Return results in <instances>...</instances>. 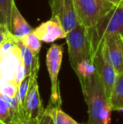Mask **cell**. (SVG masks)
<instances>
[{
	"mask_svg": "<svg viewBox=\"0 0 123 124\" xmlns=\"http://www.w3.org/2000/svg\"><path fill=\"white\" fill-rule=\"evenodd\" d=\"M108 1H110L111 3H113L114 5H118V4H120L122 2V0H108Z\"/></svg>",
	"mask_w": 123,
	"mask_h": 124,
	"instance_id": "cell-24",
	"label": "cell"
},
{
	"mask_svg": "<svg viewBox=\"0 0 123 124\" xmlns=\"http://www.w3.org/2000/svg\"><path fill=\"white\" fill-rule=\"evenodd\" d=\"M25 76V68L21 53L16 45V38L12 36L0 46V84L14 81L17 84Z\"/></svg>",
	"mask_w": 123,
	"mask_h": 124,
	"instance_id": "cell-2",
	"label": "cell"
},
{
	"mask_svg": "<svg viewBox=\"0 0 123 124\" xmlns=\"http://www.w3.org/2000/svg\"><path fill=\"white\" fill-rule=\"evenodd\" d=\"M100 43L109 61L117 74L123 72V37L121 36H111L105 38Z\"/></svg>",
	"mask_w": 123,
	"mask_h": 124,
	"instance_id": "cell-11",
	"label": "cell"
},
{
	"mask_svg": "<svg viewBox=\"0 0 123 124\" xmlns=\"http://www.w3.org/2000/svg\"><path fill=\"white\" fill-rule=\"evenodd\" d=\"M93 58L96 70L103 84L105 95L110 101V97L117 73L109 61L102 43H99L95 47L93 48Z\"/></svg>",
	"mask_w": 123,
	"mask_h": 124,
	"instance_id": "cell-7",
	"label": "cell"
},
{
	"mask_svg": "<svg viewBox=\"0 0 123 124\" xmlns=\"http://www.w3.org/2000/svg\"><path fill=\"white\" fill-rule=\"evenodd\" d=\"M79 24L88 29L94 27L115 5L108 0H73Z\"/></svg>",
	"mask_w": 123,
	"mask_h": 124,
	"instance_id": "cell-5",
	"label": "cell"
},
{
	"mask_svg": "<svg viewBox=\"0 0 123 124\" xmlns=\"http://www.w3.org/2000/svg\"><path fill=\"white\" fill-rule=\"evenodd\" d=\"M37 119H32V118H27V117H22L20 120L16 122L14 124H37Z\"/></svg>",
	"mask_w": 123,
	"mask_h": 124,
	"instance_id": "cell-23",
	"label": "cell"
},
{
	"mask_svg": "<svg viewBox=\"0 0 123 124\" xmlns=\"http://www.w3.org/2000/svg\"><path fill=\"white\" fill-rule=\"evenodd\" d=\"M46 110L51 115L54 124H80L62 109L61 106L49 104Z\"/></svg>",
	"mask_w": 123,
	"mask_h": 124,
	"instance_id": "cell-16",
	"label": "cell"
},
{
	"mask_svg": "<svg viewBox=\"0 0 123 124\" xmlns=\"http://www.w3.org/2000/svg\"><path fill=\"white\" fill-rule=\"evenodd\" d=\"M16 45L21 53L24 65L25 68V75L30 77L38 76V71L40 69L39 54H36L22 43L20 40L16 39Z\"/></svg>",
	"mask_w": 123,
	"mask_h": 124,
	"instance_id": "cell-13",
	"label": "cell"
},
{
	"mask_svg": "<svg viewBox=\"0 0 123 124\" xmlns=\"http://www.w3.org/2000/svg\"><path fill=\"white\" fill-rule=\"evenodd\" d=\"M49 1H50V0H49Z\"/></svg>",
	"mask_w": 123,
	"mask_h": 124,
	"instance_id": "cell-26",
	"label": "cell"
},
{
	"mask_svg": "<svg viewBox=\"0 0 123 124\" xmlns=\"http://www.w3.org/2000/svg\"><path fill=\"white\" fill-rule=\"evenodd\" d=\"M92 49L111 36L123 37V0L107 13L94 27L89 29Z\"/></svg>",
	"mask_w": 123,
	"mask_h": 124,
	"instance_id": "cell-4",
	"label": "cell"
},
{
	"mask_svg": "<svg viewBox=\"0 0 123 124\" xmlns=\"http://www.w3.org/2000/svg\"><path fill=\"white\" fill-rule=\"evenodd\" d=\"M62 57H63V46L62 45L52 44L47 51L46 58V68L51 78V97L49 104L53 106H61L62 98L60 93L58 75L61 69Z\"/></svg>",
	"mask_w": 123,
	"mask_h": 124,
	"instance_id": "cell-6",
	"label": "cell"
},
{
	"mask_svg": "<svg viewBox=\"0 0 123 124\" xmlns=\"http://www.w3.org/2000/svg\"><path fill=\"white\" fill-rule=\"evenodd\" d=\"M22 117L16 97L8 98L0 93V124H14Z\"/></svg>",
	"mask_w": 123,
	"mask_h": 124,
	"instance_id": "cell-12",
	"label": "cell"
},
{
	"mask_svg": "<svg viewBox=\"0 0 123 124\" xmlns=\"http://www.w3.org/2000/svg\"><path fill=\"white\" fill-rule=\"evenodd\" d=\"M66 41L68 51L69 62L75 69L81 62L93 58V49L89 29L81 24L67 33Z\"/></svg>",
	"mask_w": 123,
	"mask_h": 124,
	"instance_id": "cell-3",
	"label": "cell"
},
{
	"mask_svg": "<svg viewBox=\"0 0 123 124\" xmlns=\"http://www.w3.org/2000/svg\"><path fill=\"white\" fill-rule=\"evenodd\" d=\"M10 31L13 36L18 40H20L27 34L33 31V28L25 20L19 8H17L15 3H14L12 9Z\"/></svg>",
	"mask_w": 123,
	"mask_h": 124,
	"instance_id": "cell-14",
	"label": "cell"
},
{
	"mask_svg": "<svg viewBox=\"0 0 123 124\" xmlns=\"http://www.w3.org/2000/svg\"><path fill=\"white\" fill-rule=\"evenodd\" d=\"M14 0H0V24L5 25L10 30L11 15Z\"/></svg>",
	"mask_w": 123,
	"mask_h": 124,
	"instance_id": "cell-17",
	"label": "cell"
},
{
	"mask_svg": "<svg viewBox=\"0 0 123 124\" xmlns=\"http://www.w3.org/2000/svg\"><path fill=\"white\" fill-rule=\"evenodd\" d=\"M37 77H30V86L21 106V114L23 117L39 120L46 108L43 107L42 101L40 95Z\"/></svg>",
	"mask_w": 123,
	"mask_h": 124,
	"instance_id": "cell-8",
	"label": "cell"
},
{
	"mask_svg": "<svg viewBox=\"0 0 123 124\" xmlns=\"http://www.w3.org/2000/svg\"><path fill=\"white\" fill-rule=\"evenodd\" d=\"M33 32L41 41L46 43H52L57 40L65 38L67 35L58 15H51L50 20L33 29Z\"/></svg>",
	"mask_w": 123,
	"mask_h": 124,
	"instance_id": "cell-10",
	"label": "cell"
},
{
	"mask_svg": "<svg viewBox=\"0 0 123 124\" xmlns=\"http://www.w3.org/2000/svg\"><path fill=\"white\" fill-rule=\"evenodd\" d=\"M37 124H54L51 115L48 113V111H46V109H45V111L42 114V116H41V117L39 118V120H38Z\"/></svg>",
	"mask_w": 123,
	"mask_h": 124,
	"instance_id": "cell-22",
	"label": "cell"
},
{
	"mask_svg": "<svg viewBox=\"0 0 123 124\" xmlns=\"http://www.w3.org/2000/svg\"><path fill=\"white\" fill-rule=\"evenodd\" d=\"M112 111H119L123 107V72L117 74L110 97Z\"/></svg>",
	"mask_w": 123,
	"mask_h": 124,
	"instance_id": "cell-15",
	"label": "cell"
},
{
	"mask_svg": "<svg viewBox=\"0 0 123 124\" xmlns=\"http://www.w3.org/2000/svg\"><path fill=\"white\" fill-rule=\"evenodd\" d=\"M80 85L88 107L86 124H110L112 108L97 70Z\"/></svg>",
	"mask_w": 123,
	"mask_h": 124,
	"instance_id": "cell-1",
	"label": "cell"
},
{
	"mask_svg": "<svg viewBox=\"0 0 123 124\" xmlns=\"http://www.w3.org/2000/svg\"><path fill=\"white\" fill-rule=\"evenodd\" d=\"M121 111V112H122L123 113V107H122L121 109H119V111Z\"/></svg>",
	"mask_w": 123,
	"mask_h": 124,
	"instance_id": "cell-25",
	"label": "cell"
},
{
	"mask_svg": "<svg viewBox=\"0 0 123 124\" xmlns=\"http://www.w3.org/2000/svg\"><path fill=\"white\" fill-rule=\"evenodd\" d=\"M24 45L26 47H28L31 52H33L36 54H39L41 49V42L42 41L36 36V35L34 32H30L25 36L23 38L20 39Z\"/></svg>",
	"mask_w": 123,
	"mask_h": 124,
	"instance_id": "cell-18",
	"label": "cell"
},
{
	"mask_svg": "<svg viewBox=\"0 0 123 124\" xmlns=\"http://www.w3.org/2000/svg\"><path fill=\"white\" fill-rule=\"evenodd\" d=\"M13 36L10 30L5 25L0 24V46Z\"/></svg>",
	"mask_w": 123,
	"mask_h": 124,
	"instance_id": "cell-21",
	"label": "cell"
},
{
	"mask_svg": "<svg viewBox=\"0 0 123 124\" xmlns=\"http://www.w3.org/2000/svg\"><path fill=\"white\" fill-rule=\"evenodd\" d=\"M30 80H31L30 77L29 75H25L18 85V91H17L16 99L18 101L19 104H20V108H21L23 101L25 98L27 91H28L29 86H30Z\"/></svg>",
	"mask_w": 123,
	"mask_h": 124,
	"instance_id": "cell-19",
	"label": "cell"
},
{
	"mask_svg": "<svg viewBox=\"0 0 123 124\" xmlns=\"http://www.w3.org/2000/svg\"><path fill=\"white\" fill-rule=\"evenodd\" d=\"M18 84L14 81H4L0 84V93L8 98H15L18 91Z\"/></svg>",
	"mask_w": 123,
	"mask_h": 124,
	"instance_id": "cell-20",
	"label": "cell"
},
{
	"mask_svg": "<svg viewBox=\"0 0 123 124\" xmlns=\"http://www.w3.org/2000/svg\"><path fill=\"white\" fill-rule=\"evenodd\" d=\"M52 15H58L66 33L79 25L73 0H54L49 3Z\"/></svg>",
	"mask_w": 123,
	"mask_h": 124,
	"instance_id": "cell-9",
	"label": "cell"
}]
</instances>
